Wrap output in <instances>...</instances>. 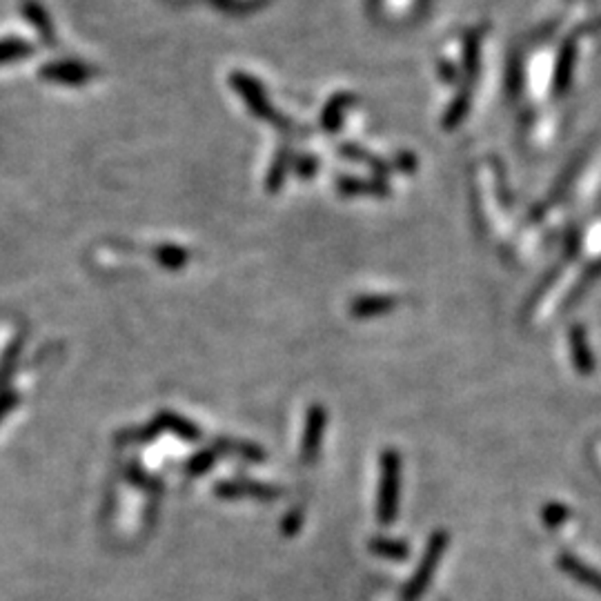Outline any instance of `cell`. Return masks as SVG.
Wrapping results in <instances>:
<instances>
[{
    "label": "cell",
    "mask_w": 601,
    "mask_h": 601,
    "mask_svg": "<svg viewBox=\"0 0 601 601\" xmlns=\"http://www.w3.org/2000/svg\"><path fill=\"white\" fill-rule=\"evenodd\" d=\"M230 85H232V89L239 94V98L244 100L245 108L250 109L252 116H256V119L272 123L276 130H279L281 134H290V136H299L301 134V136H306L303 132H299V130H296V125L292 123L290 119H285V116H281L279 112H276L275 105H272V100L267 98L265 88L259 83V80L254 78V76H250L245 72H232Z\"/></svg>",
    "instance_id": "cell-1"
},
{
    "label": "cell",
    "mask_w": 601,
    "mask_h": 601,
    "mask_svg": "<svg viewBox=\"0 0 601 601\" xmlns=\"http://www.w3.org/2000/svg\"><path fill=\"white\" fill-rule=\"evenodd\" d=\"M399 483H401V457L395 448L381 454V477H378L377 517L381 526H392L399 513Z\"/></svg>",
    "instance_id": "cell-2"
},
{
    "label": "cell",
    "mask_w": 601,
    "mask_h": 601,
    "mask_svg": "<svg viewBox=\"0 0 601 601\" xmlns=\"http://www.w3.org/2000/svg\"><path fill=\"white\" fill-rule=\"evenodd\" d=\"M448 544H451V534L446 530H437L432 533V537L428 539L426 553H423L421 562H419L417 570H414L412 579L408 582L406 588H403L401 601H419L426 595L428 585L432 584L434 573H437L439 564H441L443 554H446Z\"/></svg>",
    "instance_id": "cell-3"
},
{
    "label": "cell",
    "mask_w": 601,
    "mask_h": 601,
    "mask_svg": "<svg viewBox=\"0 0 601 601\" xmlns=\"http://www.w3.org/2000/svg\"><path fill=\"white\" fill-rule=\"evenodd\" d=\"M96 69L92 65L78 63V60H54V63H45L38 69L40 80H47V83H58V85H85L89 80L96 78Z\"/></svg>",
    "instance_id": "cell-4"
},
{
    "label": "cell",
    "mask_w": 601,
    "mask_h": 601,
    "mask_svg": "<svg viewBox=\"0 0 601 601\" xmlns=\"http://www.w3.org/2000/svg\"><path fill=\"white\" fill-rule=\"evenodd\" d=\"M557 565L559 570L568 575L570 579H575L577 584H582L585 588L595 590V593L601 595V570L582 562V559L575 557L573 553H559Z\"/></svg>",
    "instance_id": "cell-5"
},
{
    "label": "cell",
    "mask_w": 601,
    "mask_h": 601,
    "mask_svg": "<svg viewBox=\"0 0 601 601\" xmlns=\"http://www.w3.org/2000/svg\"><path fill=\"white\" fill-rule=\"evenodd\" d=\"M570 357H573V366L579 375L588 377L595 372V355L590 350L588 343V335L582 326H573L570 327Z\"/></svg>",
    "instance_id": "cell-6"
},
{
    "label": "cell",
    "mask_w": 601,
    "mask_h": 601,
    "mask_svg": "<svg viewBox=\"0 0 601 601\" xmlns=\"http://www.w3.org/2000/svg\"><path fill=\"white\" fill-rule=\"evenodd\" d=\"M20 9H23V16L27 18V23L36 29L38 38L49 47H57V32H54L52 16L47 14V9L38 0H23Z\"/></svg>",
    "instance_id": "cell-7"
},
{
    "label": "cell",
    "mask_w": 601,
    "mask_h": 601,
    "mask_svg": "<svg viewBox=\"0 0 601 601\" xmlns=\"http://www.w3.org/2000/svg\"><path fill=\"white\" fill-rule=\"evenodd\" d=\"M355 96L347 94V92H341V94H335L330 100L326 103V108H323L321 112V130L326 134H335L338 132V128H341L343 123V116H346L347 108L350 105H355Z\"/></svg>",
    "instance_id": "cell-8"
},
{
    "label": "cell",
    "mask_w": 601,
    "mask_h": 601,
    "mask_svg": "<svg viewBox=\"0 0 601 601\" xmlns=\"http://www.w3.org/2000/svg\"><path fill=\"white\" fill-rule=\"evenodd\" d=\"M292 165H295V161H292V148L287 143H283L279 148V151H276L275 161H272L270 171H267L265 190L270 192V194H279V192L283 190V185H285V179H287V174H290Z\"/></svg>",
    "instance_id": "cell-9"
},
{
    "label": "cell",
    "mask_w": 601,
    "mask_h": 601,
    "mask_svg": "<svg viewBox=\"0 0 601 601\" xmlns=\"http://www.w3.org/2000/svg\"><path fill=\"white\" fill-rule=\"evenodd\" d=\"M397 307V299L395 296H358L350 303V315L357 316V319H370V316H378L386 315V312H392Z\"/></svg>",
    "instance_id": "cell-10"
},
{
    "label": "cell",
    "mask_w": 601,
    "mask_h": 601,
    "mask_svg": "<svg viewBox=\"0 0 601 601\" xmlns=\"http://www.w3.org/2000/svg\"><path fill=\"white\" fill-rule=\"evenodd\" d=\"M323 428H326V410L319 406L312 408L310 417H307V434L303 439V459L306 461H310V459H315V454H319Z\"/></svg>",
    "instance_id": "cell-11"
},
{
    "label": "cell",
    "mask_w": 601,
    "mask_h": 601,
    "mask_svg": "<svg viewBox=\"0 0 601 601\" xmlns=\"http://www.w3.org/2000/svg\"><path fill=\"white\" fill-rule=\"evenodd\" d=\"M337 190L338 194L343 196H358V194L383 196L390 192L386 185L378 183V181H363V179H355V176H341V179L337 181Z\"/></svg>",
    "instance_id": "cell-12"
},
{
    "label": "cell",
    "mask_w": 601,
    "mask_h": 601,
    "mask_svg": "<svg viewBox=\"0 0 601 601\" xmlns=\"http://www.w3.org/2000/svg\"><path fill=\"white\" fill-rule=\"evenodd\" d=\"M154 261L159 265H163L165 270H181V267L188 265L190 254H188V250H183V247L165 244V245H159L154 250Z\"/></svg>",
    "instance_id": "cell-13"
},
{
    "label": "cell",
    "mask_w": 601,
    "mask_h": 601,
    "mask_svg": "<svg viewBox=\"0 0 601 601\" xmlns=\"http://www.w3.org/2000/svg\"><path fill=\"white\" fill-rule=\"evenodd\" d=\"M34 54V45L23 38H3L0 40V65L20 63Z\"/></svg>",
    "instance_id": "cell-14"
},
{
    "label": "cell",
    "mask_w": 601,
    "mask_h": 601,
    "mask_svg": "<svg viewBox=\"0 0 601 601\" xmlns=\"http://www.w3.org/2000/svg\"><path fill=\"white\" fill-rule=\"evenodd\" d=\"M370 550L378 557L383 559H395V562H403V559L410 554V545L406 542H399V539H386L377 537L375 542H370Z\"/></svg>",
    "instance_id": "cell-15"
},
{
    "label": "cell",
    "mask_w": 601,
    "mask_h": 601,
    "mask_svg": "<svg viewBox=\"0 0 601 601\" xmlns=\"http://www.w3.org/2000/svg\"><path fill=\"white\" fill-rule=\"evenodd\" d=\"M319 165H321V161L316 159V156L301 154L299 159L295 161V165H292V170H295L301 179L307 181V179H315V176L319 174Z\"/></svg>",
    "instance_id": "cell-16"
},
{
    "label": "cell",
    "mask_w": 601,
    "mask_h": 601,
    "mask_svg": "<svg viewBox=\"0 0 601 601\" xmlns=\"http://www.w3.org/2000/svg\"><path fill=\"white\" fill-rule=\"evenodd\" d=\"M568 517H570V510L562 506V503H548V506L542 510V519L548 528L562 526Z\"/></svg>",
    "instance_id": "cell-17"
},
{
    "label": "cell",
    "mask_w": 601,
    "mask_h": 601,
    "mask_svg": "<svg viewBox=\"0 0 601 601\" xmlns=\"http://www.w3.org/2000/svg\"><path fill=\"white\" fill-rule=\"evenodd\" d=\"M212 3H214L219 9H223V12H227V14L250 12V7H247V3H244V0H212Z\"/></svg>",
    "instance_id": "cell-18"
},
{
    "label": "cell",
    "mask_w": 601,
    "mask_h": 601,
    "mask_svg": "<svg viewBox=\"0 0 601 601\" xmlns=\"http://www.w3.org/2000/svg\"><path fill=\"white\" fill-rule=\"evenodd\" d=\"M207 463H212V454L210 452L201 454L199 459H194V461L190 463V472H203V470L207 468Z\"/></svg>",
    "instance_id": "cell-19"
},
{
    "label": "cell",
    "mask_w": 601,
    "mask_h": 601,
    "mask_svg": "<svg viewBox=\"0 0 601 601\" xmlns=\"http://www.w3.org/2000/svg\"><path fill=\"white\" fill-rule=\"evenodd\" d=\"M12 406H16V395H7V397H0V419H3V414L9 410Z\"/></svg>",
    "instance_id": "cell-20"
}]
</instances>
